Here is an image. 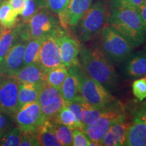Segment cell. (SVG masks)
<instances>
[{
	"label": "cell",
	"mask_w": 146,
	"mask_h": 146,
	"mask_svg": "<svg viewBox=\"0 0 146 146\" xmlns=\"http://www.w3.org/2000/svg\"><path fill=\"white\" fill-rule=\"evenodd\" d=\"M64 31H66L45 36L43 39L40 49L39 64L45 72L51 68L63 65L60 58L58 36Z\"/></svg>",
	"instance_id": "cell-10"
},
{
	"label": "cell",
	"mask_w": 146,
	"mask_h": 146,
	"mask_svg": "<svg viewBox=\"0 0 146 146\" xmlns=\"http://www.w3.org/2000/svg\"><path fill=\"white\" fill-rule=\"evenodd\" d=\"M120 104L110 107L104 111L101 116L91 125L82 127L81 129L90 140L91 145H100L102 139L115 122L125 116Z\"/></svg>",
	"instance_id": "cell-7"
},
{
	"label": "cell",
	"mask_w": 146,
	"mask_h": 146,
	"mask_svg": "<svg viewBox=\"0 0 146 146\" xmlns=\"http://www.w3.org/2000/svg\"><path fill=\"white\" fill-rule=\"evenodd\" d=\"M54 122L67 126L72 129H81L83 127L82 123L78 121L74 113L66 106L63 107L62 109L60 111L53 123Z\"/></svg>",
	"instance_id": "cell-26"
},
{
	"label": "cell",
	"mask_w": 146,
	"mask_h": 146,
	"mask_svg": "<svg viewBox=\"0 0 146 146\" xmlns=\"http://www.w3.org/2000/svg\"><path fill=\"white\" fill-rule=\"evenodd\" d=\"M65 106H66V102L64 101L62 97H60L59 99L53 102L52 104L41 106V113L45 120L54 121L56 116Z\"/></svg>",
	"instance_id": "cell-28"
},
{
	"label": "cell",
	"mask_w": 146,
	"mask_h": 146,
	"mask_svg": "<svg viewBox=\"0 0 146 146\" xmlns=\"http://www.w3.org/2000/svg\"><path fill=\"white\" fill-rule=\"evenodd\" d=\"M131 124V121L127 119L126 115L118 119L108 131L106 134L102 139L100 145H125L127 133Z\"/></svg>",
	"instance_id": "cell-14"
},
{
	"label": "cell",
	"mask_w": 146,
	"mask_h": 146,
	"mask_svg": "<svg viewBox=\"0 0 146 146\" xmlns=\"http://www.w3.org/2000/svg\"><path fill=\"white\" fill-rule=\"evenodd\" d=\"M143 52L145 53V55H146V44L145 45V47H144V49H143Z\"/></svg>",
	"instance_id": "cell-43"
},
{
	"label": "cell",
	"mask_w": 146,
	"mask_h": 146,
	"mask_svg": "<svg viewBox=\"0 0 146 146\" xmlns=\"http://www.w3.org/2000/svg\"><path fill=\"white\" fill-rule=\"evenodd\" d=\"M92 0H70L65 12L58 16L62 27L66 31L74 28L90 8Z\"/></svg>",
	"instance_id": "cell-12"
},
{
	"label": "cell",
	"mask_w": 146,
	"mask_h": 146,
	"mask_svg": "<svg viewBox=\"0 0 146 146\" xmlns=\"http://www.w3.org/2000/svg\"><path fill=\"white\" fill-rule=\"evenodd\" d=\"M133 118H137L146 125V106L143 104L133 111Z\"/></svg>",
	"instance_id": "cell-38"
},
{
	"label": "cell",
	"mask_w": 146,
	"mask_h": 146,
	"mask_svg": "<svg viewBox=\"0 0 146 146\" xmlns=\"http://www.w3.org/2000/svg\"><path fill=\"white\" fill-rule=\"evenodd\" d=\"M106 22L133 48L145 42L146 35L138 9L128 6H111Z\"/></svg>",
	"instance_id": "cell-1"
},
{
	"label": "cell",
	"mask_w": 146,
	"mask_h": 146,
	"mask_svg": "<svg viewBox=\"0 0 146 146\" xmlns=\"http://www.w3.org/2000/svg\"><path fill=\"white\" fill-rule=\"evenodd\" d=\"M143 104L144 106H146V102H144V103H143Z\"/></svg>",
	"instance_id": "cell-44"
},
{
	"label": "cell",
	"mask_w": 146,
	"mask_h": 146,
	"mask_svg": "<svg viewBox=\"0 0 146 146\" xmlns=\"http://www.w3.org/2000/svg\"><path fill=\"white\" fill-rule=\"evenodd\" d=\"M8 119L5 116L0 114V130H3L8 125Z\"/></svg>",
	"instance_id": "cell-40"
},
{
	"label": "cell",
	"mask_w": 146,
	"mask_h": 146,
	"mask_svg": "<svg viewBox=\"0 0 146 146\" xmlns=\"http://www.w3.org/2000/svg\"><path fill=\"white\" fill-rule=\"evenodd\" d=\"M53 127L61 145H72L73 135L72 129L66 125L54 122L53 123Z\"/></svg>",
	"instance_id": "cell-29"
},
{
	"label": "cell",
	"mask_w": 146,
	"mask_h": 146,
	"mask_svg": "<svg viewBox=\"0 0 146 146\" xmlns=\"http://www.w3.org/2000/svg\"><path fill=\"white\" fill-rule=\"evenodd\" d=\"M99 35L96 47L113 65L121 64L133 52V47L129 42L108 24L104 26Z\"/></svg>",
	"instance_id": "cell-4"
},
{
	"label": "cell",
	"mask_w": 146,
	"mask_h": 146,
	"mask_svg": "<svg viewBox=\"0 0 146 146\" xmlns=\"http://www.w3.org/2000/svg\"><path fill=\"white\" fill-rule=\"evenodd\" d=\"M15 114L16 123L23 132L35 131L45 121L38 101L23 105Z\"/></svg>",
	"instance_id": "cell-9"
},
{
	"label": "cell",
	"mask_w": 146,
	"mask_h": 146,
	"mask_svg": "<svg viewBox=\"0 0 146 146\" xmlns=\"http://www.w3.org/2000/svg\"><path fill=\"white\" fill-rule=\"evenodd\" d=\"M132 91L134 96L139 101L142 102L146 99V78H140L133 81Z\"/></svg>",
	"instance_id": "cell-33"
},
{
	"label": "cell",
	"mask_w": 146,
	"mask_h": 146,
	"mask_svg": "<svg viewBox=\"0 0 146 146\" xmlns=\"http://www.w3.org/2000/svg\"><path fill=\"white\" fill-rule=\"evenodd\" d=\"M43 85L20 82L18 90V109L26 104L37 101L40 89Z\"/></svg>",
	"instance_id": "cell-21"
},
{
	"label": "cell",
	"mask_w": 146,
	"mask_h": 146,
	"mask_svg": "<svg viewBox=\"0 0 146 146\" xmlns=\"http://www.w3.org/2000/svg\"><path fill=\"white\" fill-rule=\"evenodd\" d=\"M146 3V0H111V6H128L139 9Z\"/></svg>",
	"instance_id": "cell-35"
},
{
	"label": "cell",
	"mask_w": 146,
	"mask_h": 146,
	"mask_svg": "<svg viewBox=\"0 0 146 146\" xmlns=\"http://www.w3.org/2000/svg\"><path fill=\"white\" fill-rule=\"evenodd\" d=\"M46 7L45 0H25V7L21 13L23 23H26L39 10Z\"/></svg>",
	"instance_id": "cell-30"
},
{
	"label": "cell",
	"mask_w": 146,
	"mask_h": 146,
	"mask_svg": "<svg viewBox=\"0 0 146 146\" xmlns=\"http://www.w3.org/2000/svg\"><path fill=\"white\" fill-rule=\"evenodd\" d=\"M60 46V54L62 63L66 68L78 64L81 45L79 41L70 35L66 31L60 34L58 36Z\"/></svg>",
	"instance_id": "cell-11"
},
{
	"label": "cell",
	"mask_w": 146,
	"mask_h": 146,
	"mask_svg": "<svg viewBox=\"0 0 146 146\" xmlns=\"http://www.w3.org/2000/svg\"><path fill=\"white\" fill-rule=\"evenodd\" d=\"M44 38L30 39L27 41L24 56V66L39 64L40 49Z\"/></svg>",
	"instance_id": "cell-22"
},
{
	"label": "cell",
	"mask_w": 146,
	"mask_h": 146,
	"mask_svg": "<svg viewBox=\"0 0 146 146\" xmlns=\"http://www.w3.org/2000/svg\"><path fill=\"white\" fill-rule=\"evenodd\" d=\"M36 137L39 145L60 146L61 143L55 133L53 122L45 120L35 130Z\"/></svg>",
	"instance_id": "cell-19"
},
{
	"label": "cell",
	"mask_w": 146,
	"mask_h": 146,
	"mask_svg": "<svg viewBox=\"0 0 146 146\" xmlns=\"http://www.w3.org/2000/svg\"><path fill=\"white\" fill-rule=\"evenodd\" d=\"M5 74V68L2 62H0V76L3 75Z\"/></svg>",
	"instance_id": "cell-41"
},
{
	"label": "cell",
	"mask_w": 146,
	"mask_h": 146,
	"mask_svg": "<svg viewBox=\"0 0 146 146\" xmlns=\"http://www.w3.org/2000/svg\"><path fill=\"white\" fill-rule=\"evenodd\" d=\"M23 135L19 128H15L8 133L4 132L0 140V145L2 146H18L20 145Z\"/></svg>",
	"instance_id": "cell-31"
},
{
	"label": "cell",
	"mask_w": 146,
	"mask_h": 146,
	"mask_svg": "<svg viewBox=\"0 0 146 146\" xmlns=\"http://www.w3.org/2000/svg\"><path fill=\"white\" fill-rule=\"evenodd\" d=\"M122 64L123 74L128 78H136L146 75V55L143 51L131 52Z\"/></svg>",
	"instance_id": "cell-15"
},
{
	"label": "cell",
	"mask_w": 146,
	"mask_h": 146,
	"mask_svg": "<svg viewBox=\"0 0 146 146\" xmlns=\"http://www.w3.org/2000/svg\"><path fill=\"white\" fill-rule=\"evenodd\" d=\"M108 16L106 3L103 0L96 1L74 27L76 39L81 42H87L94 39L101 32Z\"/></svg>",
	"instance_id": "cell-5"
},
{
	"label": "cell",
	"mask_w": 146,
	"mask_h": 146,
	"mask_svg": "<svg viewBox=\"0 0 146 146\" xmlns=\"http://www.w3.org/2000/svg\"><path fill=\"white\" fill-rule=\"evenodd\" d=\"M26 43L27 41H25L16 42L7 53L2 62L5 74L8 76L13 75L24 66Z\"/></svg>",
	"instance_id": "cell-16"
},
{
	"label": "cell",
	"mask_w": 146,
	"mask_h": 146,
	"mask_svg": "<svg viewBox=\"0 0 146 146\" xmlns=\"http://www.w3.org/2000/svg\"><path fill=\"white\" fill-rule=\"evenodd\" d=\"M18 15L9 5L8 0L0 4V25L3 28H12L17 23Z\"/></svg>",
	"instance_id": "cell-25"
},
{
	"label": "cell",
	"mask_w": 146,
	"mask_h": 146,
	"mask_svg": "<svg viewBox=\"0 0 146 146\" xmlns=\"http://www.w3.org/2000/svg\"><path fill=\"white\" fill-rule=\"evenodd\" d=\"M82 104H83V120H82L83 127L94 123L96 120H98L101 116V115L108 108H106L101 109L93 107L92 106L89 104L87 102H85L83 100V98L82 100Z\"/></svg>",
	"instance_id": "cell-27"
},
{
	"label": "cell",
	"mask_w": 146,
	"mask_h": 146,
	"mask_svg": "<svg viewBox=\"0 0 146 146\" xmlns=\"http://www.w3.org/2000/svg\"><path fill=\"white\" fill-rule=\"evenodd\" d=\"M80 95L89 104L97 108H106L118 103L106 87L87 75L83 69L80 73Z\"/></svg>",
	"instance_id": "cell-6"
},
{
	"label": "cell",
	"mask_w": 146,
	"mask_h": 146,
	"mask_svg": "<svg viewBox=\"0 0 146 146\" xmlns=\"http://www.w3.org/2000/svg\"><path fill=\"white\" fill-rule=\"evenodd\" d=\"M8 2L12 10L17 15H21L25 7V0H8Z\"/></svg>",
	"instance_id": "cell-37"
},
{
	"label": "cell",
	"mask_w": 146,
	"mask_h": 146,
	"mask_svg": "<svg viewBox=\"0 0 146 146\" xmlns=\"http://www.w3.org/2000/svg\"><path fill=\"white\" fill-rule=\"evenodd\" d=\"M19 37L21 41L44 38L66 31L62 27L59 18L47 8H41L26 23L19 24Z\"/></svg>",
	"instance_id": "cell-3"
},
{
	"label": "cell",
	"mask_w": 146,
	"mask_h": 146,
	"mask_svg": "<svg viewBox=\"0 0 146 146\" xmlns=\"http://www.w3.org/2000/svg\"><path fill=\"white\" fill-rule=\"evenodd\" d=\"M46 8L59 16L65 12L70 0H45Z\"/></svg>",
	"instance_id": "cell-32"
},
{
	"label": "cell",
	"mask_w": 146,
	"mask_h": 146,
	"mask_svg": "<svg viewBox=\"0 0 146 146\" xmlns=\"http://www.w3.org/2000/svg\"><path fill=\"white\" fill-rule=\"evenodd\" d=\"M20 82L7 74L0 76V110L7 114L17 112Z\"/></svg>",
	"instance_id": "cell-8"
},
{
	"label": "cell",
	"mask_w": 146,
	"mask_h": 146,
	"mask_svg": "<svg viewBox=\"0 0 146 146\" xmlns=\"http://www.w3.org/2000/svg\"><path fill=\"white\" fill-rule=\"evenodd\" d=\"M21 83L43 85L45 82V71L39 64L24 66L13 75L10 76Z\"/></svg>",
	"instance_id": "cell-17"
},
{
	"label": "cell",
	"mask_w": 146,
	"mask_h": 146,
	"mask_svg": "<svg viewBox=\"0 0 146 146\" xmlns=\"http://www.w3.org/2000/svg\"><path fill=\"white\" fill-rule=\"evenodd\" d=\"M19 24L12 28H3L0 30V62H3L7 53L19 37Z\"/></svg>",
	"instance_id": "cell-20"
},
{
	"label": "cell",
	"mask_w": 146,
	"mask_h": 146,
	"mask_svg": "<svg viewBox=\"0 0 146 146\" xmlns=\"http://www.w3.org/2000/svg\"><path fill=\"white\" fill-rule=\"evenodd\" d=\"M21 146H36L39 145L36 137L35 131L23 132L20 145Z\"/></svg>",
	"instance_id": "cell-36"
},
{
	"label": "cell",
	"mask_w": 146,
	"mask_h": 146,
	"mask_svg": "<svg viewBox=\"0 0 146 146\" xmlns=\"http://www.w3.org/2000/svg\"><path fill=\"white\" fill-rule=\"evenodd\" d=\"M73 142L72 145L74 146H88L91 145L90 140L87 138L86 135L81 129H72Z\"/></svg>",
	"instance_id": "cell-34"
},
{
	"label": "cell",
	"mask_w": 146,
	"mask_h": 146,
	"mask_svg": "<svg viewBox=\"0 0 146 146\" xmlns=\"http://www.w3.org/2000/svg\"><path fill=\"white\" fill-rule=\"evenodd\" d=\"M4 129H3V130H0V140H1V137H2V135H3V133H4Z\"/></svg>",
	"instance_id": "cell-42"
},
{
	"label": "cell",
	"mask_w": 146,
	"mask_h": 146,
	"mask_svg": "<svg viewBox=\"0 0 146 146\" xmlns=\"http://www.w3.org/2000/svg\"><path fill=\"white\" fill-rule=\"evenodd\" d=\"M60 97L62 96L60 89L50 85L45 82L40 89L37 101L41 106H44L56 102Z\"/></svg>",
	"instance_id": "cell-24"
},
{
	"label": "cell",
	"mask_w": 146,
	"mask_h": 146,
	"mask_svg": "<svg viewBox=\"0 0 146 146\" xmlns=\"http://www.w3.org/2000/svg\"><path fill=\"white\" fill-rule=\"evenodd\" d=\"M68 74V68L64 65L51 68L45 72V81L50 85L60 89Z\"/></svg>",
	"instance_id": "cell-23"
},
{
	"label": "cell",
	"mask_w": 146,
	"mask_h": 146,
	"mask_svg": "<svg viewBox=\"0 0 146 146\" xmlns=\"http://www.w3.org/2000/svg\"><path fill=\"white\" fill-rule=\"evenodd\" d=\"M125 145L146 146V125L137 118H133L128 129Z\"/></svg>",
	"instance_id": "cell-18"
},
{
	"label": "cell",
	"mask_w": 146,
	"mask_h": 146,
	"mask_svg": "<svg viewBox=\"0 0 146 146\" xmlns=\"http://www.w3.org/2000/svg\"><path fill=\"white\" fill-rule=\"evenodd\" d=\"M81 70L79 63L68 68V74L60 89L61 96L66 104L80 95V73Z\"/></svg>",
	"instance_id": "cell-13"
},
{
	"label": "cell",
	"mask_w": 146,
	"mask_h": 146,
	"mask_svg": "<svg viewBox=\"0 0 146 146\" xmlns=\"http://www.w3.org/2000/svg\"><path fill=\"white\" fill-rule=\"evenodd\" d=\"M139 14L140 18L143 23V27H144V30H145V35H146V3H145L143 5H142L141 7H140L138 9Z\"/></svg>",
	"instance_id": "cell-39"
},
{
	"label": "cell",
	"mask_w": 146,
	"mask_h": 146,
	"mask_svg": "<svg viewBox=\"0 0 146 146\" xmlns=\"http://www.w3.org/2000/svg\"><path fill=\"white\" fill-rule=\"evenodd\" d=\"M81 66L87 75L101 83L108 90H114L119 83L112 64L98 47L81 46L79 52Z\"/></svg>",
	"instance_id": "cell-2"
},
{
	"label": "cell",
	"mask_w": 146,
	"mask_h": 146,
	"mask_svg": "<svg viewBox=\"0 0 146 146\" xmlns=\"http://www.w3.org/2000/svg\"><path fill=\"white\" fill-rule=\"evenodd\" d=\"M1 1H4V0H1Z\"/></svg>",
	"instance_id": "cell-46"
},
{
	"label": "cell",
	"mask_w": 146,
	"mask_h": 146,
	"mask_svg": "<svg viewBox=\"0 0 146 146\" xmlns=\"http://www.w3.org/2000/svg\"><path fill=\"white\" fill-rule=\"evenodd\" d=\"M1 2H2V1H1V0H0V4H1Z\"/></svg>",
	"instance_id": "cell-45"
}]
</instances>
